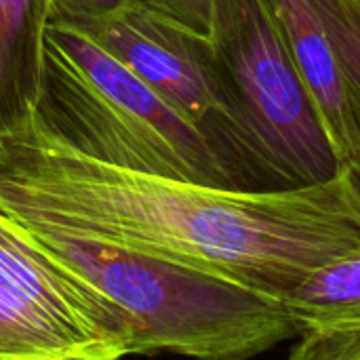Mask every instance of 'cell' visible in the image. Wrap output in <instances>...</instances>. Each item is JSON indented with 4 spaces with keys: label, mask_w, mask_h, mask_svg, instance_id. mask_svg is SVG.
I'll list each match as a JSON object with an SVG mask.
<instances>
[{
    "label": "cell",
    "mask_w": 360,
    "mask_h": 360,
    "mask_svg": "<svg viewBox=\"0 0 360 360\" xmlns=\"http://www.w3.org/2000/svg\"><path fill=\"white\" fill-rule=\"evenodd\" d=\"M160 15H167L186 27L209 38L213 25V0H135Z\"/></svg>",
    "instance_id": "obj_12"
},
{
    "label": "cell",
    "mask_w": 360,
    "mask_h": 360,
    "mask_svg": "<svg viewBox=\"0 0 360 360\" xmlns=\"http://www.w3.org/2000/svg\"><path fill=\"white\" fill-rule=\"evenodd\" d=\"M120 316L0 213V360H124Z\"/></svg>",
    "instance_id": "obj_5"
},
{
    "label": "cell",
    "mask_w": 360,
    "mask_h": 360,
    "mask_svg": "<svg viewBox=\"0 0 360 360\" xmlns=\"http://www.w3.org/2000/svg\"><path fill=\"white\" fill-rule=\"evenodd\" d=\"M49 23V0H0V137L34 122Z\"/></svg>",
    "instance_id": "obj_8"
},
{
    "label": "cell",
    "mask_w": 360,
    "mask_h": 360,
    "mask_svg": "<svg viewBox=\"0 0 360 360\" xmlns=\"http://www.w3.org/2000/svg\"><path fill=\"white\" fill-rule=\"evenodd\" d=\"M34 127L70 150L129 171L245 188L217 148L84 32L51 21ZM251 190V188H247Z\"/></svg>",
    "instance_id": "obj_3"
},
{
    "label": "cell",
    "mask_w": 360,
    "mask_h": 360,
    "mask_svg": "<svg viewBox=\"0 0 360 360\" xmlns=\"http://www.w3.org/2000/svg\"><path fill=\"white\" fill-rule=\"evenodd\" d=\"M329 36L360 89V0H316Z\"/></svg>",
    "instance_id": "obj_10"
},
{
    "label": "cell",
    "mask_w": 360,
    "mask_h": 360,
    "mask_svg": "<svg viewBox=\"0 0 360 360\" xmlns=\"http://www.w3.org/2000/svg\"><path fill=\"white\" fill-rule=\"evenodd\" d=\"M68 25L101 44L194 124L230 162L245 188L266 190L247 158L243 131L207 36L141 4Z\"/></svg>",
    "instance_id": "obj_6"
},
{
    "label": "cell",
    "mask_w": 360,
    "mask_h": 360,
    "mask_svg": "<svg viewBox=\"0 0 360 360\" xmlns=\"http://www.w3.org/2000/svg\"><path fill=\"white\" fill-rule=\"evenodd\" d=\"M297 338L316 331L360 329V251L310 272L283 300Z\"/></svg>",
    "instance_id": "obj_9"
},
{
    "label": "cell",
    "mask_w": 360,
    "mask_h": 360,
    "mask_svg": "<svg viewBox=\"0 0 360 360\" xmlns=\"http://www.w3.org/2000/svg\"><path fill=\"white\" fill-rule=\"evenodd\" d=\"M262 188H302L340 173L270 0H213L209 34Z\"/></svg>",
    "instance_id": "obj_4"
},
{
    "label": "cell",
    "mask_w": 360,
    "mask_h": 360,
    "mask_svg": "<svg viewBox=\"0 0 360 360\" xmlns=\"http://www.w3.org/2000/svg\"><path fill=\"white\" fill-rule=\"evenodd\" d=\"M285 360H360V329L306 333Z\"/></svg>",
    "instance_id": "obj_11"
},
{
    "label": "cell",
    "mask_w": 360,
    "mask_h": 360,
    "mask_svg": "<svg viewBox=\"0 0 360 360\" xmlns=\"http://www.w3.org/2000/svg\"><path fill=\"white\" fill-rule=\"evenodd\" d=\"M19 228L120 316L133 356L249 360L297 338L281 302L247 287L99 238Z\"/></svg>",
    "instance_id": "obj_2"
},
{
    "label": "cell",
    "mask_w": 360,
    "mask_h": 360,
    "mask_svg": "<svg viewBox=\"0 0 360 360\" xmlns=\"http://www.w3.org/2000/svg\"><path fill=\"white\" fill-rule=\"evenodd\" d=\"M340 171H342V175H344V179H346L354 200H356V205L360 207V152L354 154L352 158L344 160L340 165Z\"/></svg>",
    "instance_id": "obj_14"
},
{
    "label": "cell",
    "mask_w": 360,
    "mask_h": 360,
    "mask_svg": "<svg viewBox=\"0 0 360 360\" xmlns=\"http://www.w3.org/2000/svg\"><path fill=\"white\" fill-rule=\"evenodd\" d=\"M270 6L342 165L360 152V89L329 36L316 0H270Z\"/></svg>",
    "instance_id": "obj_7"
},
{
    "label": "cell",
    "mask_w": 360,
    "mask_h": 360,
    "mask_svg": "<svg viewBox=\"0 0 360 360\" xmlns=\"http://www.w3.org/2000/svg\"><path fill=\"white\" fill-rule=\"evenodd\" d=\"M0 213L156 255L281 302L360 251L342 171L302 188H217L86 158L38 127L0 137Z\"/></svg>",
    "instance_id": "obj_1"
},
{
    "label": "cell",
    "mask_w": 360,
    "mask_h": 360,
    "mask_svg": "<svg viewBox=\"0 0 360 360\" xmlns=\"http://www.w3.org/2000/svg\"><path fill=\"white\" fill-rule=\"evenodd\" d=\"M51 2V21L61 23H82L112 15L135 0H49Z\"/></svg>",
    "instance_id": "obj_13"
}]
</instances>
